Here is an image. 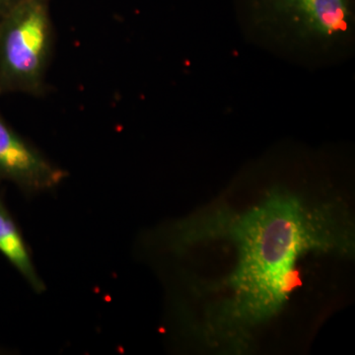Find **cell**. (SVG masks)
<instances>
[{
    "instance_id": "1",
    "label": "cell",
    "mask_w": 355,
    "mask_h": 355,
    "mask_svg": "<svg viewBox=\"0 0 355 355\" xmlns=\"http://www.w3.org/2000/svg\"><path fill=\"white\" fill-rule=\"evenodd\" d=\"M333 216L311 207L295 193L272 190L243 212H221L173 222L150 233L153 247L174 252L202 237L232 241L237 263L226 280L228 297L211 318L212 330L242 333L277 316L297 284L299 259L312 250L338 247Z\"/></svg>"
},
{
    "instance_id": "2",
    "label": "cell",
    "mask_w": 355,
    "mask_h": 355,
    "mask_svg": "<svg viewBox=\"0 0 355 355\" xmlns=\"http://www.w3.org/2000/svg\"><path fill=\"white\" fill-rule=\"evenodd\" d=\"M53 38L50 0H18L0 17V95L44 94Z\"/></svg>"
},
{
    "instance_id": "3",
    "label": "cell",
    "mask_w": 355,
    "mask_h": 355,
    "mask_svg": "<svg viewBox=\"0 0 355 355\" xmlns=\"http://www.w3.org/2000/svg\"><path fill=\"white\" fill-rule=\"evenodd\" d=\"M266 15L307 43L334 44L352 29V0H257Z\"/></svg>"
},
{
    "instance_id": "4",
    "label": "cell",
    "mask_w": 355,
    "mask_h": 355,
    "mask_svg": "<svg viewBox=\"0 0 355 355\" xmlns=\"http://www.w3.org/2000/svg\"><path fill=\"white\" fill-rule=\"evenodd\" d=\"M69 173L51 162L0 114V181L11 182L28 197L57 189Z\"/></svg>"
},
{
    "instance_id": "5",
    "label": "cell",
    "mask_w": 355,
    "mask_h": 355,
    "mask_svg": "<svg viewBox=\"0 0 355 355\" xmlns=\"http://www.w3.org/2000/svg\"><path fill=\"white\" fill-rule=\"evenodd\" d=\"M0 253L22 275L37 294L46 291V286L40 277L31 250L15 218L7 209L0 193Z\"/></svg>"
},
{
    "instance_id": "6",
    "label": "cell",
    "mask_w": 355,
    "mask_h": 355,
    "mask_svg": "<svg viewBox=\"0 0 355 355\" xmlns=\"http://www.w3.org/2000/svg\"><path fill=\"white\" fill-rule=\"evenodd\" d=\"M18 0H0V17L3 16L11 7L15 6Z\"/></svg>"
}]
</instances>
